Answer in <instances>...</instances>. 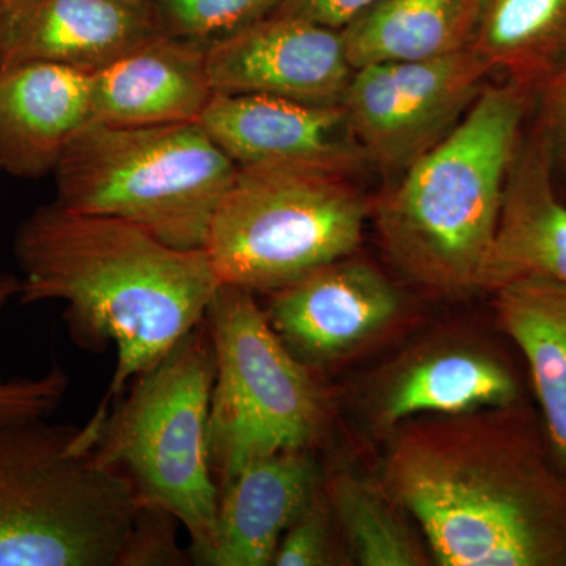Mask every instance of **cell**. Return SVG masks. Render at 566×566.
<instances>
[{"label":"cell","mask_w":566,"mask_h":566,"mask_svg":"<svg viewBox=\"0 0 566 566\" xmlns=\"http://www.w3.org/2000/svg\"><path fill=\"white\" fill-rule=\"evenodd\" d=\"M238 166L202 123L87 125L55 169L69 210L134 223L172 248L205 249Z\"/></svg>","instance_id":"6"},{"label":"cell","mask_w":566,"mask_h":566,"mask_svg":"<svg viewBox=\"0 0 566 566\" xmlns=\"http://www.w3.org/2000/svg\"><path fill=\"white\" fill-rule=\"evenodd\" d=\"M283 0H151L161 32L211 44L273 14Z\"/></svg>","instance_id":"23"},{"label":"cell","mask_w":566,"mask_h":566,"mask_svg":"<svg viewBox=\"0 0 566 566\" xmlns=\"http://www.w3.org/2000/svg\"><path fill=\"white\" fill-rule=\"evenodd\" d=\"M139 509L84 428L0 419V566H118Z\"/></svg>","instance_id":"4"},{"label":"cell","mask_w":566,"mask_h":566,"mask_svg":"<svg viewBox=\"0 0 566 566\" xmlns=\"http://www.w3.org/2000/svg\"><path fill=\"white\" fill-rule=\"evenodd\" d=\"M543 129L566 158V59L545 81Z\"/></svg>","instance_id":"28"},{"label":"cell","mask_w":566,"mask_h":566,"mask_svg":"<svg viewBox=\"0 0 566 566\" xmlns=\"http://www.w3.org/2000/svg\"><path fill=\"white\" fill-rule=\"evenodd\" d=\"M334 513L324 483L286 528L274 564L277 566H324L335 564Z\"/></svg>","instance_id":"25"},{"label":"cell","mask_w":566,"mask_h":566,"mask_svg":"<svg viewBox=\"0 0 566 566\" xmlns=\"http://www.w3.org/2000/svg\"><path fill=\"white\" fill-rule=\"evenodd\" d=\"M335 523L346 545L364 566H423L430 554L406 523L403 510L382 485L348 472H337L324 483Z\"/></svg>","instance_id":"22"},{"label":"cell","mask_w":566,"mask_h":566,"mask_svg":"<svg viewBox=\"0 0 566 566\" xmlns=\"http://www.w3.org/2000/svg\"><path fill=\"white\" fill-rule=\"evenodd\" d=\"M493 71L471 48L354 70L344 106L367 161L405 172L463 120Z\"/></svg>","instance_id":"9"},{"label":"cell","mask_w":566,"mask_h":566,"mask_svg":"<svg viewBox=\"0 0 566 566\" xmlns=\"http://www.w3.org/2000/svg\"><path fill=\"white\" fill-rule=\"evenodd\" d=\"M469 48L512 80L546 81L566 59V0H480Z\"/></svg>","instance_id":"21"},{"label":"cell","mask_w":566,"mask_h":566,"mask_svg":"<svg viewBox=\"0 0 566 566\" xmlns=\"http://www.w3.org/2000/svg\"><path fill=\"white\" fill-rule=\"evenodd\" d=\"M207 50L208 44L161 33L91 73L88 125L200 120L214 95Z\"/></svg>","instance_id":"14"},{"label":"cell","mask_w":566,"mask_h":566,"mask_svg":"<svg viewBox=\"0 0 566 566\" xmlns=\"http://www.w3.org/2000/svg\"><path fill=\"white\" fill-rule=\"evenodd\" d=\"M214 375L205 318L137 376L112 411L82 427L95 455L128 480L140 505L158 506L180 521L191 538V558L210 545L218 516L219 486L208 452Z\"/></svg>","instance_id":"5"},{"label":"cell","mask_w":566,"mask_h":566,"mask_svg":"<svg viewBox=\"0 0 566 566\" xmlns=\"http://www.w3.org/2000/svg\"><path fill=\"white\" fill-rule=\"evenodd\" d=\"M480 0H378L340 29L354 70L468 50Z\"/></svg>","instance_id":"19"},{"label":"cell","mask_w":566,"mask_h":566,"mask_svg":"<svg viewBox=\"0 0 566 566\" xmlns=\"http://www.w3.org/2000/svg\"><path fill=\"white\" fill-rule=\"evenodd\" d=\"M91 122V73L29 62L0 66V170L25 180L54 174Z\"/></svg>","instance_id":"16"},{"label":"cell","mask_w":566,"mask_h":566,"mask_svg":"<svg viewBox=\"0 0 566 566\" xmlns=\"http://www.w3.org/2000/svg\"><path fill=\"white\" fill-rule=\"evenodd\" d=\"M375 2L378 0H283L275 11L305 18L340 31Z\"/></svg>","instance_id":"27"},{"label":"cell","mask_w":566,"mask_h":566,"mask_svg":"<svg viewBox=\"0 0 566 566\" xmlns=\"http://www.w3.org/2000/svg\"><path fill=\"white\" fill-rule=\"evenodd\" d=\"M516 382L501 363L465 346H442L416 354L394 371L375 397L379 427L422 416H458L506 408Z\"/></svg>","instance_id":"18"},{"label":"cell","mask_w":566,"mask_h":566,"mask_svg":"<svg viewBox=\"0 0 566 566\" xmlns=\"http://www.w3.org/2000/svg\"><path fill=\"white\" fill-rule=\"evenodd\" d=\"M494 293L499 322L526 356L554 457L566 471V285L524 277Z\"/></svg>","instance_id":"20"},{"label":"cell","mask_w":566,"mask_h":566,"mask_svg":"<svg viewBox=\"0 0 566 566\" xmlns=\"http://www.w3.org/2000/svg\"><path fill=\"white\" fill-rule=\"evenodd\" d=\"M554 144L545 129L521 142L479 290L524 277L566 285V207L553 181Z\"/></svg>","instance_id":"17"},{"label":"cell","mask_w":566,"mask_h":566,"mask_svg":"<svg viewBox=\"0 0 566 566\" xmlns=\"http://www.w3.org/2000/svg\"><path fill=\"white\" fill-rule=\"evenodd\" d=\"M20 289V279L0 275V314L11 297H18ZM69 385V375L59 365L39 378L3 379L0 375V419L50 416L61 405Z\"/></svg>","instance_id":"24"},{"label":"cell","mask_w":566,"mask_h":566,"mask_svg":"<svg viewBox=\"0 0 566 566\" xmlns=\"http://www.w3.org/2000/svg\"><path fill=\"white\" fill-rule=\"evenodd\" d=\"M22 305L62 301L77 345L115 346L117 367L92 417L207 318L219 283L205 249L172 248L134 223L54 202L18 227Z\"/></svg>","instance_id":"2"},{"label":"cell","mask_w":566,"mask_h":566,"mask_svg":"<svg viewBox=\"0 0 566 566\" xmlns=\"http://www.w3.org/2000/svg\"><path fill=\"white\" fill-rule=\"evenodd\" d=\"M323 485L311 450H286L245 465L219 490L210 545L200 566H268L286 528Z\"/></svg>","instance_id":"15"},{"label":"cell","mask_w":566,"mask_h":566,"mask_svg":"<svg viewBox=\"0 0 566 566\" xmlns=\"http://www.w3.org/2000/svg\"><path fill=\"white\" fill-rule=\"evenodd\" d=\"M199 122L238 167L293 166L352 175L367 161L344 104L214 93Z\"/></svg>","instance_id":"12"},{"label":"cell","mask_w":566,"mask_h":566,"mask_svg":"<svg viewBox=\"0 0 566 566\" xmlns=\"http://www.w3.org/2000/svg\"><path fill=\"white\" fill-rule=\"evenodd\" d=\"M532 87L512 77L486 84L463 120L371 205L387 255L423 289L444 296L479 290Z\"/></svg>","instance_id":"3"},{"label":"cell","mask_w":566,"mask_h":566,"mask_svg":"<svg viewBox=\"0 0 566 566\" xmlns=\"http://www.w3.org/2000/svg\"><path fill=\"white\" fill-rule=\"evenodd\" d=\"M506 408L390 431L381 485L438 565H566V482Z\"/></svg>","instance_id":"1"},{"label":"cell","mask_w":566,"mask_h":566,"mask_svg":"<svg viewBox=\"0 0 566 566\" xmlns=\"http://www.w3.org/2000/svg\"><path fill=\"white\" fill-rule=\"evenodd\" d=\"M161 33L151 0H0V66L95 73Z\"/></svg>","instance_id":"13"},{"label":"cell","mask_w":566,"mask_h":566,"mask_svg":"<svg viewBox=\"0 0 566 566\" xmlns=\"http://www.w3.org/2000/svg\"><path fill=\"white\" fill-rule=\"evenodd\" d=\"M216 375L208 452L219 490L264 457L311 450L327 427V398L268 322L255 294L219 285L208 308Z\"/></svg>","instance_id":"8"},{"label":"cell","mask_w":566,"mask_h":566,"mask_svg":"<svg viewBox=\"0 0 566 566\" xmlns=\"http://www.w3.org/2000/svg\"><path fill=\"white\" fill-rule=\"evenodd\" d=\"M371 203L334 170L238 167L205 251L221 285L271 294L352 256Z\"/></svg>","instance_id":"7"},{"label":"cell","mask_w":566,"mask_h":566,"mask_svg":"<svg viewBox=\"0 0 566 566\" xmlns=\"http://www.w3.org/2000/svg\"><path fill=\"white\" fill-rule=\"evenodd\" d=\"M180 521L158 506L140 505L123 546L118 566H186L189 549H181L177 528Z\"/></svg>","instance_id":"26"},{"label":"cell","mask_w":566,"mask_h":566,"mask_svg":"<svg viewBox=\"0 0 566 566\" xmlns=\"http://www.w3.org/2000/svg\"><path fill=\"white\" fill-rule=\"evenodd\" d=\"M214 93H248L292 102L344 104L354 69L340 31L274 11L208 44Z\"/></svg>","instance_id":"10"},{"label":"cell","mask_w":566,"mask_h":566,"mask_svg":"<svg viewBox=\"0 0 566 566\" xmlns=\"http://www.w3.org/2000/svg\"><path fill=\"white\" fill-rule=\"evenodd\" d=\"M268 322L315 368L335 363L386 331L400 314L397 289L374 264L337 260L270 294Z\"/></svg>","instance_id":"11"}]
</instances>
